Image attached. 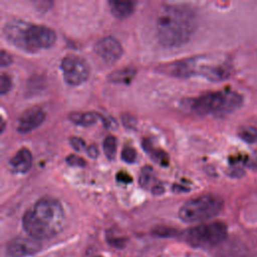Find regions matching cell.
<instances>
[{
	"mask_svg": "<svg viewBox=\"0 0 257 257\" xmlns=\"http://www.w3.org/2000/svg\"><path fill=\"white\" fill-rule=\"evenodd\" d=\"M99 120H101L102 124L110 130H115L117 127V122L116 120L108 115H103V114H99Z\"/></svg>",
	"mask_w": 257,
	"mask_h": 257,
	"instance_id": "25",
	"label": "cell"
},
{
	"mask_svg": "<svg viewBox=\"0 0 257 257\" xmlns=\"http://www.w3.org/2000/svg\"><path fill=\"white\" fill-rule=\"evenodd\" d=\"M107 239H108V242L113 245V246H123L124 243H125V239L124 238H117V237H114V236H107Z\"/></svg>",
	"mask_w": 257,
	"mask_h": 257,
	"instance_id": "29",
	"label": "cell"
},
{
	"mask_svg": "<svg viewBox=\"0 0 257 257\" xmlns=\"http://www.w3.org/2000/svg\"><path fill=\"white\" fill-rule=\"evenodd\" d=\"M41 248V244L35 238L17 237L7 244V253L11 257H25L35 254Z\"/></svg>",
	"mask_w": 257,
	"mask_h": 257,
	"instance_id": "11",
	"label": "cell"
},
{
	"mask_svg": "<svg viewBox=\"0 0 257 257\" xmlns=\"http://www.w3.org/2000/svg\"><path fill=\"white\" fill-rule=\"evenodd\" d=\"M69 142L71 147L77 152H80L85 148V142L79 137H70Z\"/></svg>",
	"mask_w": 257,
	"mask_h": 257,
	"instance_id": "26",
	"label": "cell"
},
{
	"mask_svg": "<svg viewBox=\"0 0 257 257\" xmlns=\"http://www.w3.org/2000/svg\"><path fill=\"white\" fill-rule=\"evenodd\" d=\"M12 62V56L5 50H1V55H0V64L1 66H7Z\"/></svg>",
	"mask_w": 257,
	"mask_h": 257,
	"instance_id": "28",
	"label": "cell"
},
{
	"mask_svg": "<svg viewBox=\"0 0 257 257\" xmlns=\"http://www.w3.org/2000/svg\"><path fill=\"white\" fill-rule=\"evenodd\" d=\"M238 136L246 143H254L257 141V128L254 126H243L239 130Z\"/></svg>",
	"mask_w": 257,
	"mask_h": 257,
	"instance_id": "19",
	"label": "cell"
},
{
	"mask_svg": "<svg viewBox=\"0 0 257 257\" xmlns=\"http://www.w3.org/2000/svg\"><path fill=\"white\" fill-rule=\"evenodd\" d=\"M139 183L142 188L145 189H151L159 183L155 176V172L152 169L151 166H145L142 168L140 177H139Z\"/></svg>",
	"mask_w": 257,
	"mask_h": 257,
	"instance_id": "17",
	"label": "cell"
},
{
	"mask_svg": "<svg viewBox=\"0 0 257 257\" xmlns=\"http://www.w3.org/2000/svg\"><path fill=\"white\" fill-rule=\"evenodd\" d=\"M223 200L217 195L206 194L188 200L179 210V217L187 223L205 221L217 216L223 209Z\"/></svg>",
	"mask_w": 257,
	"mask_h": 257,
	"instance_id": "6",
	"label": "cell"
},
{
	"mask_svg": "<svg viewBox=\"0 0 257 257\" xmlns=\"http://www.w3.org/2000/svg\"><path fill=\"white\" fill-rule=\"evenodd\" d=\"M86 154H87V156L90 157L91 159L97 158V156H98V150H97L96 146H94V145H89V146L86 148Z\"/></svg>",
	"mask_w": 257,
	"mask_h": 257,
	"instance_id": "30",
	"label": "cell"
},
{
	"mask_svg": "<svg viewBox=\"0 0 257 257\" xmlns=\"http://www.w3.org/2000/svg\"><path fill=\"white\" fill-rule=\"evenodd\" d=\"M3 35L9 43L26 52L49 48L56 40L55 31L50 27L17 19L4 25Z\"/></svg>",
	"mask_w": 257,
	"mask_h": 257,
	"instance_id": "4",
	"label": "cell"
},
{
	"mask_svg": "<svg viewBox=\"0 0 257 257\" xmlns=\"http://www.w3.org/2000/svg\"><path fill=\"white\" fill-rule=\"evenodd\" d=\"M157 37L167 47L181 46L192 37L197 17L187 5L167 4L160 8L157 17Z\"/></svg>",
	"mask_w": 257,
	"mask_h": 257,
	"instance_id": "1",
	"label": "cell"
},
{
	"mask_svg": "<svg viewBox=\"0 0 257 257\" xmlns=\"http://www.w3.org/2000/svg\"><path fill=\"white\" fill-rule=\"evenodd\" d=\"M121 121L122 124L131 130H134L137 126V119L134 115L130 114V113H122L121 114Z\"/></svg>",
	"mask_w": 257,
	"mask_h": 257,
	"instance_id": "23",
	"label": "cell"
},
{
	"mask_svg": "<svg viewBox=\"0 0 257 257\" xmlns=\"http://www.w3.org/2000/svg\"><path fill=\"white\" fill-rule=\"evenodd\" d=\"M45 119V111L38 105L24 110L17 119L16 130L20 134H26L38 127Z\"/></svg>",
	"mask_w": 257,
	"mask_h": 257,
	"instance_id": "10",
	"label": "cell"
},
{
	"mask_svg": "<svg viewBox=\"0 0 257 257\" xmlns=\"http://www.w3.org/2000/svg\"><path fill=\"white\" fill-rule=\"evenodd\" d=\"M94 257H100V256H94Z\"/></svg>",
	"mask_w": 257,
	"mask_h": 257,
	"instance_id": "32",
	"label": "cell"
},
{
	"mask_svg": "<svg viewBox=\"0 0 257 257\" xmlns=\"http://www.w3.org/2000/svg\"><path fill=\"white\" fill-rule=\"evenodd\" d=\"M116 139L113 136H107L103 140V152L108 160H113L116 154Z\"/></svg>",
	"mask_w": 257,
	"mask_h": 257,
	"instance_id": "18",
	"label": "cell"
},
{
	"mask_svg": "<svg viewBox=\"0 0 257 257\" xmlns=\"http://www.w3.org/2000/svg\"><path fill=\"white\" fill-rule=\"evenodd\" d=\"M120 158L123 162L128 163V164H133L137 159V151L132 146L126 145L121 150Z\"/></svg>",
	"mask_w": 257,
	"mask_h": 257,
	"instance_id": "20",
	"label": "cell"
},
{
	"mask_svg": "<svg viewBox=\"0 0 257 257\" xmlns=\"http://www.w3.org/2000/svg\"><path fill=\"white\" fill-rule=\"evenodd\" d=\"M137 71L133 66H126L113 70L108 76L107 79L113 83H130L135 77Z\"/></svg>",
	"mask_w": 257,
	"mask_h": 257,
	"instance_id": "16",
	"label": "cell"
},
{
	"mask_svg": "<svg viewBox=\"0 0 257 257\" xmlns=\"http://www.w3.org/2000/svg\"><path fill=\"white\" fill-rule=\"evenodd\" d=\"M62 76L66 83L79 85L87 80L90 68L86 60L75 54L65 55L60 63Z\"/></svg>",
	"mask_w": 257,
	"mask_h": 257,
	"instance_id": "8",
	"label": "cell"
},
{
	"mask_svg": "<svg viewBox=\"0 0 257 257\" xmlns=\"http://www.w3.org/2000/svg\"><path fill=\"white\" fill-rule=\"evenodd\" d=\"M142 146H143V149L149 154V156L157 164H159L160 166H163V167H167L169 165L170 158H169L168 154L165 151H163L162 149L155 148L150 140H148V139L143 140Z\"/></svg>",
	"mask_w": 257,
	"mask_h": 257,
	"instance_id": "13",
	"label": "cell"
},
{
	"mask_svg": "<svg viewBox=\"0 0 257 257\" xmlns=\"http://www.w3.org/2000/svg\"><path fill=\"white\" fill-rule=\"evenodd\" d=\"M66 163L72 167H84L85 166V161L80 158L79 156L77 155H74V154H71V155H68L65 159Z\"/></svg>",
	"mask_w": 257,
	"mask_h": 257,
	"instance_id": "22",
	"label": "cell"
},
{
	"mask_svg": "<svg viewBox=\"0 0 257 257\" xmlns=\"http://www.w3.org/2000/svg\"><path fill=\"white\" fill-rule=\"evenodd\" d=\"M93 48L96 55L106 64L115 62L123 53L120 42L112 36L102 37L94 44Z\"/></svg>",
	"mask_w": 257,
	"mask_h": 257,
	"instance_id": "9",
	"label": "cell"
},
{
	"mask_svg": "<svg viewBox=\"0 0 257 257\" xmlns=\"http://www.w3.org/2000/svg\"><path fill=\"white\" fill-rule=\"evenodd\" d=\"M12 86V80L8 74L2 72L0 75V93L3 95L7 93Z\"/></svg>",
	"mask_w": 257,
	"mask_h": 257,
	"instance_id": "21",
	"label": "cell"
},
{
	"mask_svg": "<svg viewBox=\"0 0 257 257\" xmlns=\"http://www.w3.org/2000/svg\"><path fill=\"white\" fill-rule=\"evenodd\" d=\"M154 234L157 236H162V237H167V236H174L176 235L177 231L173 228H169V227H157L154 229Z\"/></svg>",
	"mask_w": 257,
	"mask_h": 257,
	"instance_id": "24",
	"label": "cell"
},
{
	"mask_svg": "<svg viewBox=\"0 0 257 257\" xmlns=\"http://www.w3.org/2000/svg\"><path fill=\"white\" fill-rule=\"evenodd\" d=\"M151 191H152V194H154V195H161V194L164 193L165 188H164V185L161 182H159L157 185H155L152 188Z\"/></svg>",
	"mask_w": 257,
	"mask_h": 257,
	"instance_id": "31",
	"label": "cell"
},
{
	"mask_svg": "<svg viewBox=\"0 0 257 257\" xmlns=\"http://www.w3.org/2000/svg\"><path fill=\"white\" fill-rule=\"evenodd\" d=\"M64 225V211L60 202L45 197L34 203L23 215L22 226L32 238L43 239L57 235Z\"/></svg>",
	"mask_w": 257,
	"mask_h": 257,
	"instance_id": "3",
	"label": "cell"
},
{
	"mask_svg": "<svg viewBox=\"0 0 257 257\" xmlns=\"http://www.w3.org/2000/svg\"><path fill=\"white\" fill-rule=\"evenodd\" d=\"M228 229L225 223L216 221L190 228L185 236L186 241L193 247L208 248L220 244L227 237Z\"/></svg>",
	"mask_w": 257,
	"mask_h": 257,
	"instance_id": "7",
	"label": "cell"
},
{
	"mask_svg": "<svg viewBox=\"0 0 257 257\" xmlns=\"http://www.w3.org/2000/svg\"><path fill=\"white\" fill-rule=\"evenodd\" d=\"M161 70L164 73L181 78L201 76L210 81H221L231 75L232 65L228 57L210 54L176 60L163 65Z\"/></svg>",
	"mask_w": 257,
	"mask_h": 257,
	"instance_id": "2",
	"label": "cell"
},
{
	"mask_svg": "<svg viewBox=\"0 0 257 257\" xmlns=\"http://www.w3.org/2000/svg\"><path fill=\"white\" fill-rule=\"evenodd\" d=\"M116 180L119 183H121V184H128V183H131L133 181L132 176L128 173L124 172V171H119L116 174Z\"/></svg>",
	"mask_w": 257,
	"mask_h": 257,
	"instance_id": "27",
	"label": "cell"
},
{
	"mask_svg": "<svg viewBox=\"0 0 257 257\" xmlns=\"http://www.w3.org/2000/svg\"><path fill=\"white\" fill-rule=\"evenodd\" d=\"M243 102L241 94L233 90L212 91L191 100L192 109L201 115H224L237 109Z\"/></svg>",
	"mask_w": 257,
	"mask_h": 257,
	"instance_id": "5",
	"label": "cell"
},
{
	"mask_svg": "<svg viewBox=\"0 0 257 257\" xmlns=\"http://www.w3.org/2000/svg\"><path fill=\"white\" fill-rule=\"evenodd\" d=\"M111 13L116 18L128 17L135 10V3L131 1H116L112 0L108 2Z\"/></svg>",
	"mask_w": 257,
	"mask_h": 257,
	"instance_id": "15",
	"label": "cell"
},
{
	"mask_svg": "<svg viewBox=\"0 0 257 257\" xmlns=\"http://www.w3.org/2000/svg\"><path fill=\"white\" fill-rule=\"evenodd\" d=\"M12 169L20 174H24L29 171L32 166V155L27 148H21L9 161Z\"/></svg>",
	"mask_w": 257,
	"mask_h": 257,
	"instance_id": "12",
	"label": "cell"
},
{
	"mask_svg": "<svg viewBox=\"0 0 257 257\" xmlns=\"http://www.w3.org/2000/svg\"><path fill=\"white\" fill-rule=\"evenodd\" d=\"M99 114L93 111H85V112H70L68 118L71 122L81 125V126H90L95 123L99 119Z\"/></svg>",
	"mask_w": 257,
	"mask_h": 257,
	"instance_id": "14",
	"label": "cell"
}]
</instances>
